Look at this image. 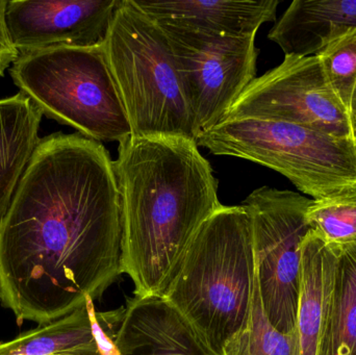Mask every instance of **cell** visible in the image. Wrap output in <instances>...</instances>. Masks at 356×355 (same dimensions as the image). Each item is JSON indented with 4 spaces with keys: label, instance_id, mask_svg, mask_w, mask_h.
<instances>
[{
    "label": "cell",
    "instance_id": "d6986e66",
    "mask_svg": "<svg viewBox=\"0 0 356 355\" xmlns=\"http://www.w3.org/2000/svg\"><path fill=\"white\" fill-rule=\"evenodd\" d=\"M312 231L327 245L340 247L356 241V192L313 200L307 210Z\"/></svg>",
    "mask_w": 356,
    "mask_h": 355
},
{
    "label": "cell",
    "instance_id": "d4e9b609",
    "mask_svg": "<svg viewBox=\"0 0 356 355\" xmlns=\"http://www.w3.org/2000/svg\"><path fill=\"white\" fill-rule=\"evenodd\" d=\"M108 313H110V314L112 315L113 318H114L115 322H116V329H117V321H116V319H115L114 315H113L112 313H111V312H108ZM116 333H117V331H116ZM115 337H116V336H115Z\"/></svg>",
    "mask_w": 356,
    "mask_h": 355
},
{
    "label": "cell",
    "instance_id": "5bb4252c",
    "mask_svg": "<svg viewBox=\"0 0 356 355\" xmlns=\"http://www.w3.org/2000/svg\"><path fill=\"white\" fill-rule=\"evenodd\" d=\"M356 28V0H295L268 38L284 56H311Z\"/></svg>",
    "mask_w": 356,
    "mask_h": 355
},
{
    "label": "cell",
    "instance_id": "3957f363",
    "mask_svg": "<svg viewBox=\"0 0 356 355\" xmlns=\"http://www.w3.org/2000/svg\"><path fill=\"white\" fill-rule=\"evenodd\" d=\"M255 281L250 216L244 206H222L191 242L163 297L222 355L248 325Z\"/></svg>",
    "mask_w": 356,
    "mask_h": 355
},
{
    "label": "cell",
    "instance_id": "9c48e42d",
    "mask_svg": "<svg viewBox=\"0 0 356 355\" xmlns=\"http://www.w3.org/2000/svg\"><path fill=\"white\" fill-rule=\"evenodd\" d=\"M280 121L355 139L350 115L330 87L317 56H284L282 64L257 77L224 121Z\"/></svg>",
    "mask_w": 356,
    "mask_h": 355
},
{
    "label": "cell",
    "instance_id": "52a82bcc",
    "mask_svg": "<svg viewBox=\"0 0 356 355\" xmlns=\"http://www.w3.org/2000/svg\"><path fill=\"white\" fill-rule=\"evenodd\" d=\"M313 199L297 192L261 187L243 201L252 231L255 270L264 310L277 331L297 324L302 243Z\"/></svg>",
    "mask_w": 356,
    "mask_h": 355
},
{
    "label": "cell",
    "instance_id": "8fae6325",
    "mask_svg": "<svg viewBox=\"0 0 356 355\" xmlns=\"http://www.w3.org/2000/svg\"><path fill=\"white\" fill-rule=\"evenodd\" d=\"M115 346L118 355H217L163 296L129 300Z\"/></svg>",
    "mask_w": 356,
    "mask_h": 355
},
{
    "label": "cell",
    "instance_id": "9a60e30c",
    "mask_svg": "<svg viewBox=\"0 0 356 355\" xmlns=\"http://www.w3.org/2000/svg\"><path fill=\"white\" fill-rule=\"evenodd\" d=\"M338 265V250L313 231L302 243L300 291L296 329L301 355H318L330 314Z\"/></svg>",
    "mask_w": 356,
    "mask_h": 355
},
{
    "label": "cell",
    "instance_id": "484cf974",
    "mask_svg": "<svg viewBox=\"0 0 356 355\" xmlns=\"http://www.w3.org/2000/svg\"><path fill=\"white\" fill-rule=\"evenodd\" d=\"M355 141H356V137H355Z\"/></svg>",
    "mask_w": 356,
    "mask_h": 355
},
{
    "label": "cell",
    "instance_id": "5b68a950",
    "mask_svg": "<svg viewBox=\"0 0 356 355\" xmlns=\"http://www.w3.org/2000/svg\"><path fill=\"white\" fill-rule=\"evenodd\" d=\"M102 43L21 53L10 75L42 115L94 141L121 143L133 131Z\"/></svg>",
    "mask_w": 356,
    "mask_h": 355
},
{
    "label": "cell",
    "instance_id": "ac0fdd59",
    "mask_svg": "<svg viewBox=\"0 0 356 355\" xmlns=\"http://www.w3.org/2000/svg\"><path fill=\"white\" fill-rule=\"evenodd\" d=\"M222 355H301L297 329L282 333L270 323L264 310L257 277L248 325L225 344Z\"/></svg>",
    "mask_w": 356,
    "mask_h": 355
},
{
    "label": "cell",
    "instance_id": "7c38bea8",
    "mask_svg": "<svg viewBox=\"0 0 356 355\" xmlns=\"http://www.w3.org/2000/svg\"><path fill=\"white\" fill-rule=\"evenodd\" d=\"M113 327L94 302L54 322L0 343V355H115Z\"/></svg>",
    "mask_w": 356,
    "mask_h": 355
},
{
    "label": "cell",
    "instance_id": "277c9868",
    "mask_svg": "<svg viewBox=\"0 0 356 355\" xmlns=\"http://www.w3.org/2000/svg\"><path fill=\"white\" fill-rule=\"evenodd\" d=\"M102 45L131 123V137L196 141L194 115L172 48L158 22L135 0H121Z\"/></svg>",
    "mask_w": 356,
    "mask_h": 355
},
{
    "label": "cell",
    "instance_id": "2e32d148",
    "mask_svg": "<svg viewBox=\"0 0 356 355\" xmlns=\"http://www.w3.org/2000/svg\"><path fill=\"white\" fill-rule=\"evenodd\" d=\"M41 119V110L21 92L0 99V220L39 145Z\"/></svg>",
    "mask_w": 356,
    "mask_h": 355
},
{
    "label": "cell",
    "instance_id": "ffe728a7",
    "mask_svg": "<svg viewBox=\"0 0 356 355\" xmlns=\"http://www.w3.org/2000/svg\"><path fill=\"white\" fill-rule=\"evenodd\" d=\"M316 56L330 87L349 112L356 87V28L328 44Z\"/></svg>",
    "mask_w": 356,
    "mask_h": 355
},
{
    "label": "cell",
    "instance_id": "603a6c76",
    "mask_svg": "<svg viewBox=\"0 0 356 355\" xmlns=\"http://www.w3.org/2000/svg\"><path fill=\"white\" fill-rule=\"evenodd\" d=\"M111 313H112V314L114 315L115 319H116V321H117V331H118V327H119L118 316H117L116 312H111ZM115 338H116V337H115Z\"/></svg>",
    "mask_w": 356,
    "mask_h": 355
},
{
    "label": "cell",
    "instance_id": "8992f818",
    "mask_svg": "<svg viewBox=\"0 0 356 355\" xmlns=\"http://www.w3.org/2000/svg\"><path fill=\"white\" fill-rule=\"evenodd\" d=\"M197 145L275 170L313 200L356 192V141L309 127L261 119L226 120Z\"/></svg>",
    "mask_w": 356,
    "mask_h": 355
},
{
    "label": "cell",
    "instance_id": "cb8c5ba5",
    "mask_svg": "<svg viewBox=\"0 0 356 355\" xmlns=\"http://www.w3.org/2000/svg\"><path fill=\"white\" fill-rule=\"evenodd\" d=\"M106 314L110 315L111 318H112L113 322H114L115 329H116V322H115L114 318H113L112 315H111L110 313H106ZM116 331H117V329H116ZM115 336H116V333H115ZM117 354H118V352H117Z\"/></svg>",
    "mask_w": 356,
    "mask_h": 355
},
{
    "label": "cell",
    "instance_id": "6da1fadb",
    "mask_svg": "<svg viewBox=\"0 0 356 355\" xmlns=\"http://www.w3.org/2000/svg\"><path fill=\"white\" fill-rule=\"evenodd\" d=\"M124 273L114 160L100 142L40 140L0 220V300L18 324L54 322Z\"/></svg>",
    "mask_w": 356,
    "mask_h": 355
},
{
    "label": "cell",
    "instance_id": "30bf717a",
    "mask_svg": "<svg viewBox=\"0 0 356 355\" xmlns=\"http://www.w3.org/2000/svg\"><path fill=\"white\" fill-rule=\"evenodd\" d=\"M121 0H13L6 24L19 53L56 46L91 47L106 39Z\"/></svg>",
    "mask_w": 356,
    "mask_h": 355
},
{
    "label": "cell",
    "instance_id": "4fadbf2b",
    "mask_svg": "<svg viewBox=\"0 0 356 355\" xmlns=\"http://www.w3.org/2000/svg\"><path fill=\"white\" fill-rule=\"evenodd\" d=\"M156 20L225 35H257L261 25L276 20L278 0H135Z\"/></svg>",
    "mask_w": 356,
    "mask_h": 355
},
{
    "label": "cell",
    "instance_id": "ba28073f",
    "mask_svg": "<svg viewBox=\"0 0 356 355\" xmlns=\"http://www.w3.org/2000/svg\"><path fill=\"white\" fill-rule=\"evenodd\" d=\"M156 21L172 48L200 135L223 122L234 102L257 79L255 35H219Z\"/></svg>",
    "mask_w": 356,
    "mask_h": 355
},
{
    "label": "cell",
    "instance_id": "7a4b0ae2",
    "mask_svg": "<svg viewBox=\"0 0 356 355\" xmlns=\"http://www.w3.org/2000/svg\"><path fill=\"white\" fill-rule=\"evenodd\" d=\"M115 173L123 220V269L135 297L163 296L191 242L223 204L211 164L194 140L131 137Z\"/></svg>",
    "mask_w": 356,
    "mask_h": 355
},
{
    "label": "cell",
    "instance_id": "e0dca14e",
    "mask_svg": "<svg viewBox=\"0 0 356 355\" xmlns=\"http://www.w3.org/2000/svg\"><path fill=\"white\" fill-rule=\"evenodd\" d=\"M334 248L336 279L318 355H356V241Z\"/></svg>",
    "mask_w": 356,
    "mask_h": 355
},
{
    "label": "cell",
    "instance_id": "44dd1931",
    "mask_svg": "<svg viewBox=\"0 0 356 355\" xmlns=\"http://www.w3.org/2000/svg\"><path fill=\"white\" fill-rule=\"evenodd\" d=\"M8 2L6 0H0V77L3 76L6 69L14 64L20 56L10 40L8 24H6Z\"/></svg>",
    "mask_w": 356,
    "mask_h": 355
},
{
    "label": "cell",
    "instance_id": "7402d4cb",
    "mask_svg": "<svg viewBox=\"0 0 356 355\" xmlns=\"http://www.w3.org/2000/svg\"><path fill=\"white\" fill-rule=\"evenodd\" d=\"M349 115H350L351 124L355 129L356 135V87L355 93H353V99H351L350 108H349Z\"/></svg>",
    "mask_w": 356,
    "mask_h": 355
}]
</instances>
